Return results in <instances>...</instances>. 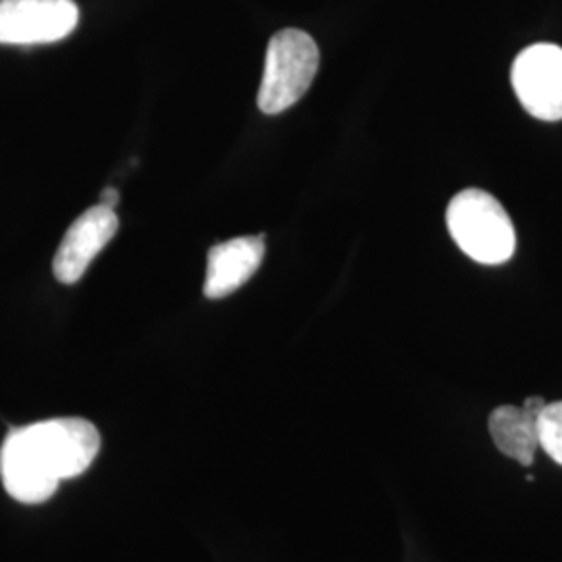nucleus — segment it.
Returning <instances> with one entry per match:
<instances>
[{"label": "nucleus", "mask_w": 562, "mask_h": 562, "mask_svg": "<svg viewBox=\"0 0 562 562\" xmlns=\"http://www.w3.org/2000/svg\"><path fill=\"white\" fill-rule=\"evenodd\" d=\"M120 229V220L113 209L104 204L90 206L67 229L53 261L55 278L60 283H76L83 278L90 262L113 240Z\"/></svg>", "instance_id": "obj_6"}, {"label": "nucleus", "mask_w": 562, "mask_h": 562, "mask_svg": "<svg viewBox=\"0 0 562 562\" xmlns=\"http://www.w3.org/2000/svg\"><path fill=\"white\" fill-rule=\"evenodd\" d=\"M99 452V429L80 417L18 427L7 436L0 450L4 490L18 503H46L63 480L81 475Z\"/></svg>", "instance_id": "obj_1"}, {"label": "nucleus", "mask_w": 562, "mask_h": 562, "mask_svg": "<svg viewBox=\"0 0 562 562\" xmlns=\"http://www.w3.org/2000/svg\"><path fill=\"white\" fill-rule=\"evenodd\" d=\"M265 257V234L241 236L215 244L209 250L204 296L220 301L240 290L261 267Z\"/></svg>", "instance_id": "obj_7"}, {"label": "nucleus", "mask_w": 562, "mask_h": 562, "mask_svg": "<svg viewBox=\"0 0 562 562\" xmlns=\"http://www.w3.org/2000/svg\"><path fill=\"white\" fill-rule=\"evenodd\" d=\"M510 81L522 109L540 121L562 120V48L540 42L517 55Z\"/></svg>", "instance_id": "obj_4"}, {"label": "nucleus", "mask_w": 562, "mask_h": 562, "mask_svg": "<svg viewBox=\"0 0 562 562\" xmlns=\"http://www.w3.org/2000/svg\"><path fill=\"white\" fill-rule=\"evenodd\" d=\"M548 402L540 396H531L522 406L504 404L492 411L487 427L496 448L504 457L531 467L540 446V413Z\"/></svg>", "instance_id": "obj_8"}, {"label": "nucleus", "mask_w": 562, "mask_h": 562, "mask_svg": "<svg viewBox=\"0 0 562 562\" xmlns=\"http://www.w3.org/2000/svg\"><path fill=\"white\" fill-rule=\"evenodd\" d=\"M538 425L543 452L562 467V401L546 404Z\"/></svg>", "instance_id": "obj_9"}, {"label": "nucleus", "mask_w": 562, "mask_h": 562, "mask_svg": "<svg viewBox=\"0 0 562 562\" xmlns=\"http://www.w3.org/2000/svg\"><path fill=\"white\" fill-rule=\"evenodd\" d=\"M446 223L452 240L475 262L503 265L515 255V225L498 199L485 190L459 192L448 204Z\"/></svg>", "instance_id": "obj_2"}, {"label": "nucleus", "mask_w": 562, "mask_h": 562, "mask_svg": "<svg viewBox=\"0 0 562 562\" xmlns=\"http://www.w3.org/2000/svg\"><path fill=\"white\" fill-rule=\"evenodd\" d=\"M78 21L74 0H0V44H53L67 38Z\"/></svg>", "instance_id": "obj_5"}, {"label": "nucleus", "mask_w": 562, "mask_h": 562, "mask_svg": "<svg viewBox=\"0 0 562 562\" xmlns=\"http://www.w3.org/2000/svg\"><path fill=\"white\" fill-rule=\"evenodd\" d=\"M101 204H104V206H109V209H113V211H115V206L120 204V192H117L115 188H104Z\"/></svg>", "instance_id": "obj_10"}, {"label": "nucleus", "mask_w": 562, "mask_h": 562, "mask_svg": "<svg viewBox=\"0 0 562 562\" xmlns=\"http://www.w3.org/2000/svg\"><path fill=\"white\" fill-rule=\"evenodd\" d=\"M319 71V46L306 32L288 27L267 46L259 88V109L278 115L301 101Z\"/></svg>", "instance_id": "obj_3"}]
</instances>
